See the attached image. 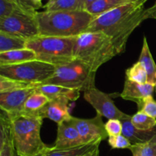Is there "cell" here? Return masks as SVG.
Returning a JSON list of instances; mask_svg holds the SVG:
<instances>
[{
    "label": "cell",
    "instance_id": "obj_1",
    "mask_svg": "<svg viewBox=\"0 0 156 156\" xmlns=\"http://www.w3.org/2000/svg\"><path fill=\"white\" fill-rule=\"evenodd\" d=\"M148 0H133L95 17L87 31H101L111 39L117 54L126 51L133 32L144 21L155 18V7L145 9Z\"/></svg>",
    "mask_w": 156,
    "mask_h": 156
},
{
    "label": "cell",
    "instance_id": "obj_2",
    "mask_svg": "<svg viewBox=\"0 0 156 156\" xmlns=\"http://www.w3.org/2000/svg\"><path fill=\"white\" fill-rule=\"evenodd\" d=\"M40 35L71 37L86 32L95 17L86 11H44L36 15Z\"/></svg>",
    "mask_w": 156,
    "mask_h": 156
},
{
    "label": "cell",
    "instance_id": "obj_3",
    "mask_svg": "<svg viewBox=\"0 0 156 156\" xmlns=\"http://www.w3.org/2000/svg\"><path fill=\"white\" fill-rule=\"evenodd\" d=\"M112 41L101 31H86L75 38L74 57L94 72L117 56Z\"/></svg>",
    "mask_w": 156,
    "mask_h": 156
},
{
    "label": "cell",
    "instance_id": "obj_4",
    "mask_svg": "<svg viewBox=\"0 0 156 156\" xmlns=\"http://www.w3.org/2000/svg\"><path fill=\"white\" fill-rule=\"evenodd\" d=\"M11 119L14 147L17 155L36 156L44 153L50 148L41 137L44 120L42 117L21 114Z\"/></svg>",
    "mask_w": 156,
    "mask_h": 156
},
{
    "label": "cell",
    "instance_id": "obj_5",
    "mask_svg": "<svg viewBox=\"0 0 156 156\" xmlns=\"http://www.w3.org/2000/svg\"><path fill=\"white\" fill-rule=\"evenodd\" d=\"M75 38L38 35L27 40V48L36 53L37 60L57 67L75 59Z\"/></svg>",
    "mask_w": 156,
    "mask_h": 156
},
{
    "label": "cell",
    "instance_id": "obj_6",
    "mask_svg": "<svg viewBox=\"0 0 156 156\" xmlns=\"http://www.w3.org/2000/svg\"><path fill=\"white\" fill-rule=\"evenodd\" d=\"M95 75L86 64L75 59L56 67L54 74L42 85H56L85 92L95 88Z\"/></svg>",
    "mask_w": 156,
    "mask_h": 156
},
{
    "label": "cell",
    "instance_id": "obj_7",
    "mask_svg": "<svg viewBox=\"0 0 156 156\" xmlns=\"http://www.w3.org/2000/svg\"><path fill=\"white\" fill-rule=\"evenodd\" d=\"M56 67L39 60L0 66V76L29 83L42 84L55 73Z\"/></svg>",
    "mask_w": 156,
    "mask_h": 156
},
{
    "label": "cell",
    "instance_id": "obj_8",
    "mask_svg": "<svg viewBox=\"0 0 156 156\" xmlns=\"http://www.w3.org/2000/svg\"><path fill=\"white\" fill-rule=\"evenodd\" d=\"M37 12L17 9L10 16L0 19V31L17 35L27 40L38 36L40 32L36 18Z\"/></svg>",
    "mask_w": 156,
    "mask_h": 156
},
{
    "label": "cell",
    "instance_id": "obj_9",
    "mask_svg": "<svg viewBox=\"0 0 156 156\" xmlns=\"http://www.w3.org/2000/svg\"><path fill=\"white\" fill-rule=\"evenodd\" d=\"M114 95H115V94H106L95 87L89 91H85L84 93V98L95 109L97 114L102 117L108 120L116 119L122 120L129 115L122 112L114 105L112 100Z\"/></svg>",
    "mask_w": 156,
    "mask_h": 156
},
{
    "label": "cell",
    "instance_id": "obj_10",
    "mask_svg": "<svg viewBox=\"0 0 156 156\" xmlns=\"http://www.w3.org/2000/svg\"><path fill=\"white\" fill-rule=\"evenodd\" d=\"M102 116L97 114L93 118L82 119L72 117L70 121L79 131L84 144L101 142L108 138V134L102 120Z\"/></svg>",
    "mask_w": 156,
    "mask_h": 156
},
{
    "label": "cell",
    "instance_id": "obj_11",
    "mask_svg": "<svg viewBox=\"0 0 156 156\" xmlns=\"http://www.w3.org/2000/svg\"><path fill=\"white\" fill-rule=\"evenodd\" d=\"M36 89L37 88H28L0 93L1 111L9 114L11 118L21 115L24 111L26 101Z\"/></svg>",
    "mask_w": 156,
    "mask_h": 156
},
{
    "label": "cell",
    "instance_id": "obj_12",
    "mask_svg": "<svg viewBox=\"0 0 156 156\" xmlns=\"http://www.w3.org/2000/svg\"><path fill=\"white\" fill-rule=\"evenodd\" d=\"M57 125V135L53 149H65L84 145L79 131L70 120Z\"/></svg>",
    "mask_w": 156,
    "mask_h": 156
},
{
    "label": "cell",
    "instance_id": "obj_13",
    "mask_svg": "<svg viewBox=\"0 0 156 156\" xmlns=\"http://www.w3.org/2000/svg\"><path fill=\"white\" fill-rule=\"evenodd\" d=\"M69 100L64 98L50 100L40 111L39 115L43 118H48L57 124L68 121L73 116L69 113Z\"/></svg>",
    "mask_w": 156,
    "mask_h": 156
},
{
    "label": "cell",
    "instance_id": "obj_14",
    "mask_svg": "<svg viewBox=\"0 0 156 156\" xmlns=\"http://www.w3.org/2000/svg\"><path fill=\"white\" fill-rule=\"evenodd\" d=\"M154 91L155 85L149 83L139 84L126 79L120 97L124 100L136 102L140 108L143 100L149 96H153Z\"/></svg>",
    "mask_w": 156,
    "mask_h": 156
},
{
    "label": "cell",
    "instance_id": "obj_15",
    "mask_svg": "<svg viewBox=\"0 0 156 156\" xmlns=\"http://www.w3.org/2000/svg\"><path fill=\"white\" fill-rule=\"evenodd\" d=\"M131 117L128 116L121 120L123 125L122 134L129 140L132 145H141L150 141L156 136V126L152 130H140L136 129L131 122Z\"/></svg>",
    "mask_w": 156,
    "mask_h": 156
},
{
    "label": "cell",
    "instance_id": "obj_16",
    "mask_svg": "<svg viewBox=\"0 0 156 156\" xmlns=\"http://www.w3.org/2000/svg\"><path fill=\"white\" fill-rule=\"evenodd\" d=\"M34 60H37L36 53L27 48L0 53V66L18 65Z\"/></svg>",
    "mask_w": 156,
    "mask_h": 156
},
{
    "label": "cell",
    "instance_id": "obj_17",
    "mask_svg": "<svg viewBox=\"0 0 156 156\" xmlns=\"http://www.w3.org/2000/svg\"><path fill=\"white\" fill-rule=\"evenodd\" d=\"M37 89L45 94L50 100L64 98L71 101H75L80 97V91L76 89L66 88L56 85H42Z\"/></svg>",
    "mask_w": 156,
    "mask_h": 156
},
{
    "label": "cell",
    "instance_id": "obj_18",
    "mask_svg": "<svg viewBox=\"0 0 156 156\" xmlns=\"http://www.w3.org/2000/svg\"><path fill=\"white\" fill-rule=\"evenodd\" d=\"M139 62L144 66L148 75V83L156 85V64L149 50L146 37H143V44Z\"/></svg>",
    "mask_w": 156,
    "mask_h": 156
},
{
    "label": "cell",
    "instance_id": "obj_19",
    "mask_svg": "<svg viewBox=\"0 0 156 156\" xmlns=\"http://www.w3.org/2000/svg\"><path fill=\"white\" fill-rule=\"evenodd\" d=\"M100 143V142L91 143L65 149H55L50 147L44 152V155L45 156H84L93 149L99 147Z\"/></svg>",
    "mask_w": 156,
    "mask_h": 156
},
{
    "label": "cell",
    "instance_id": "obj_20",
    "mask_svg": "<svg viewBox=\"0 0 156 156\" xmlns=\"http://www.w3.org/2000/svg\"><path fill=\"white\" fill-rule=\"evenodd\" d=\"M50 99L36 89V91L28 98L24 105L23 114L29 116H40V111L50 101Z\"/></svg>",
    "mask_w": 156,
    "mask_h": 156
},
{
    "label": "cell",
    "instance_id": "obj_21",
    "mask_svg": "<svg viewBox=\"0 0 156 156\" xmlns=\"http://www.w3.org/2000/svg\"><path fill=\"white\" fill-rule=\"evenodd\" d=\"M132 1L133 0H96L85 11L93 16L98 17Z\"/></svg>",
    "mask_w": 156,
    "mask_h": 156
},
{
    "label": "cell",
    "instance_id": "obj_22",
    "mask_svg": "<svg viewBox=\"0 0 156 156\" xmlns=\"http://www.w3.org/2000/svg\"><path fill=\"white\" fill-rule=\"evenodd\" d=\"M27 39L0 31V53L27 48Z\"/></svg>",
    "mask_w": 156,
    "mask_h": 156
},
{
    "label": "cell",
    "instance_id": "obj_23",
    "mask_svg": "<svg viewBox=\"0 0 156 156\" xmlns=\"http://www.w3.org/2000/svg\"><path fill=\"white\" fill-rule=\"evenodd\" d=\"M41 84L29 83V82H21V81L0 76V93L28 89V88H37Z\"/></svg>",
    "mask_w": 156,
    "mask_h": 156
},
{
    "label": "cell",
    "instance_id": "obj_24",
    "mask_svg": "<svg viewBox=\"0 0 156 156\" xmlns=\"http://www.w3.org/2000/svg\"><path fill=\"white\" fill-rule=\"evenodd\" d=\"M82 0H49L44 7V11L81 10Z\"/></svg>",
    "mask_w": 156,
    "mask_h": 156
},
{
    "label": "cell",
    "instance_id": "obj_25",
    "mask_svg": "<svg viewBox=\"0 0 156 156\" xmlns=\"http://www.w3.org/2000/svg\"><path fill=\"white\" fill-rule=\"evenodd\" d=\"M9 141H13L12 119L9 114L2 111L0 115V146Z\"/></svg>",
    "mask_w": 156,
    "mask_h": 156
},
{
    "label": "cell",
    "instance_id": "obj_26",
    "mask_svg": "<svg viewBox=\"0 0 156 156\" xmlns=\"http://www.w3.org/2000/svg\"><path fill=\"white\" fill-rule=\"evenodd\" d=\"M131 122L136 129L140 130H152L156 126V119L138 111L131 117Z\"/></svg>",
    "mask_w": 156,
    "mask_h": 156
},
{
    "label": "cell",
    "instance_id": "obj_27",
    "mask_svg": "<svg viewBox=\"0 0 156 156\" xmlns=\"http://www.w3.org/2000/svg\"><path fill=\"white\" fill-rule=\"evenodd\" d=\"M126 79L139 84L148 83L146 70L139 61L126 70Z\"/></svg>",
    "mask_w": 156,
    "mask_h": 156
},
{
    "label": "cell",
    "instance_id": "obj_28",
    "mask_svg": "<svg viewBox=\"0 0 156 156\" xmlns=\"http://www.w3.org/2000/svg\"><path fill=\"white\" fill-rule=\"evenodd\" d=\"M108 142L111 149H130L133 146L129 140L126 138L123 134L119 136H109L108 138Z\"/></svg>",
    "mask_w": 156,
    "mask_h": 156
},
{
    "label": "cell",
    "instance_id": "obj_29",
    "mask_svg": "<svg viewBox=\"0 0 156 156\" xmlns=\"http://www.w3.org/2000/svg\"><path fill=\"white\" fill-rule=\"evenodd\" d=\"M18 9L21 8L14 0H0V19L10 16Z\"/></svg>",
    "mask_w": 156,
    "mask_h": 156
},
{
    "label": "cell",
    "instance_id": "obj_30",
    "mask_svg": "<svg viewBox=\"0 0 156 156\" xmlns=\"http://www.w3.org/2000/svg\"><path fill=\"white\" fill-rule=\"evenodd\" d=\"M139 111H142L156 119V101L153 98V96H149L143 100Z\"/></svg>",
    "mask_w": 156,
    "mask_h": 156
},
{
    "label": "cell",
    "instance_id": "obj_31",
    "mask_svg": "<svg viewBox=\"0 0 156 156\" xmlns=\"http://www.w3.org/2000/svg\"><path fill=\"white\" fill-rule=\"evenodd\" d=\"M105 129L109 136H119L121 135L123 132V125L121 120L112 119L108 120L105 124Z\"/></svg>",
    "mask_w": 156,
    "mask_h": 156
},
{
    "label": "cell",
    "instance_id": "obj_32",
    "mask_svg": "<svg viewBox=\"0 0 156 156\" xmlns=\"http://www.w3.org/2000/svg\"><path fill=\"white\" fill-rule=\"evenodd\" d=\"M137 146L140 156H156V136L148 143Z\"/></svg>",
    "mask_w": 156,
    "mask_h": 156
},
{
    "label": "cell",
    "instance_id": "obj_33",
    "mask_svg": "<svg viewBox=\"0 0 156 156\" xmlns=\"http://www.w3.org/2000/svg\"><path fill=\"white\" fill-rule=\"evenodd\" d=\"M0 156H16L13 141L6 142L0 146Z\"/></svg>",
    "mask_w": 156,
    "mask_h": 156
},
{
    "label": "cell",
    "instance_id": "obj_34",
    "mask_svg": "<svg viewBox=\"0 0 156 156\" xmlns=\"http://www.w3.org/2000/svg\"><path fill=\"white\" fill-rule=\"evenodd\" d=\"M96 0H82V4H81V10L85 11V9L91 4L94 2H95Z\"/></svg>",
    "mask_w": 156,
    "mask_h": 156
},
{
    "label": "cell",
    "instance_id": "obj_35",
    "mask_svg": "<svg viewBox=\"0 0 156 156\" xmlns=\"http://www.w3.org/2000/svg\"><path fill=\"white\" fill-rule=\"evenodd\" d=\"M29 1L37 10L44 7V5H42V0H29Z\"/></svg>",
    "mask_w": 156,
    "mask_h": 156
},
{
    "label": "cell",
    "instance_id": "obj_36",
    "mask_svg": "<svg viewBox=\"0 0 156 156\" xmlns=\"http://www.w3.org/2000/svg\"><path fill=\"white\" fill-rule=\"evenodd\" d=\"M129 150L132 152L133 156H140V151H139V147L137 145H133L132 147L130 148Z\"/></svg>",
    "mask_w": 156,
    "mask_h": 156
},
{
    "label": "cell",
    "instance_id": "obj_37",
    "mask_svg": "<svg viewBox=\"0 0 156 156\" xmlns=\"http://www.w3.org/2000/svg\"><path fill=\"white\" fill-rule=\"evenodd\" d=\"M84 156H100V152H99V147H97L96 149H93L91 152H88Z\"/></svg>",
    "mask_w": 156,
    "mask_h": 156
},
{
    "label": "cell",
    "instance_id": "obj_38",
    "mask_svg": "<svg viewBox=\"0 0 156 156\" xmlns=\"http://www.w3.org/2000/svg\"><path fill=\"white\" fill-rule=\"evenodd\" d=\"M154 6H155V19H156V2L154 4Z\"/></svg>",
    "mask_w": 156,
    "mask_h": 156
},
{
    "label": "cell",
    "instance_id": "obj_39",
    "mask_svg": "<svg viewBox=\"0 0 156 156\" xmlns=\"http://www.w3.org/2000/svg\"><path fill=\"white\" fill-rule=\"evenodd\" d=\"M16 156H18V155H16ZM36 156H45V155H44V153H43V154H41V155H36Z\"/></svg>",
    "mask_w": 156,
    "mask_h": 156
},
{
    "label": "cell",
    "instance_id": "obj_40",
    "mask_svg": "<svg viewBox=\"0 0 156 156\" xmlns=\"http://www.w3.org/2000/svg\"><path fill=\"white\" fill-rule=\"evenodd\" d=\"M155 94H156V85H155Z\"/></svg>",
    "mask_w": 156,
    "mask_h": 156
}]
</instances>
